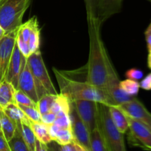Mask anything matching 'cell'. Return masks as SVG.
I'll list each match as a JSON object with an SVG mask.
<instances>
[{"instance_id":"obj_1","label":"cell","mask_w":151,"mask_h":151,"mask_svg":"<svg viewBox=\"0 0 151 151\" xmlns=\"http://www.w3.org/2000/svg\"><path fill=\"white\" fill-rule=\"evenodd\" d=\"M89 36V54L86 65V81L105 89L107 76L106 60L109 56L100 33L101 24L97 19L87 20Z\"/></svg>"},{"instance_id":"obj_2","label":"cell","mask_w":151,"mask_h":151,"mask_svg":"<svg viewBox=\"0 0 151 151\" xmlns=\"http://www.w3.org/2000/svg\"><path fill=\"white\" fill-rule=\"evenodd\" d=\"M53 71L59 84L61 94L71 102L75 100H88L103 104L107 106H116V104L110 97L105 89L100 88L87 82L74 79L63 71L53 68Z\"/></svg>"},{"instance_id":"obj_3","label":"cell","mask_w":151,"mask_h":151,"mask_svg":"<svg viewBox=\"0 0 151 151\" xmlns=\"http://www.w3.org/2000/svg\"><path fill=\"white\" fill-rule=\"evenodd\" d=\"M98 128L104 139L109 151H127L123 133L114 124L109 113V106L100 104Z\"/></svg>"},{"instance_id":"obj_4","label":"cell","mask_w":151,"mask_h":151,"mask_svg":"<svg viewBox=\"0 0 151 151\" xmlns=\"http://www.w3.org/2000/svg\"><path fill=\"white\" fill-rule=\"evenodd\" d=\"M31 0H4L0 4V25L4 32L18 29Z\"/></svg>"},{"instance_id":"obj_5","label":"cell","mask_w":151,"mask_h":151,"mask_svg":"<svg viewBox=\"0 0 151 151\" xmlns=\"http://www.w3.org/2000/svg\"><path fill=\"white\" fill-rule=\"evenodd\" d=\"M27 61L36 83L40 98L45 94L57 95L58 92L50 78L41 51L38 50L32 53Z\"/></svg>"},{"instance_id":"obj_6","label":"cell","mask_w":151,"mask_h":151,"mask_svg":"<svg viewBox=\"0 0 151 151\" xmlns=\"http://www.w3.org/2000/svg\"><path fill=\"white\" fill-rule=\"evenodd\" d=\"M72 103L90 133L98 127L100 103L88 100H75Z\"/></svg>"},{"instance_id":"obj_7","label":"cell","mask_w":151,"mask_h":151,"mask_svg":"<svg viewBox=\"0 0 151 151\" xmlns=\"http://www.w3.org/2000/svg\"><path fill=\"white\" fill-rule=\"evenodd\" d=\"M128 122V139L132 146L151 150V128L126 115Z\"/></svg>"},{"instance_id":"obj_8","label":"cell","mask_w":151,"mask_h":151,"mask_svg":"<svg viewBox=\"0 0 151 151\" xmlns=\"http://www.w3.org/2000/svg\"><path fill=\"white\" fill-rule=\"evenodd\" d=\"M106 65H107V76H106L105 90H106L108 94L114 101L116 105L125 103L132 99L134 97L127 95L119 87L120 80L109 57V55L107 57Z\"/></svg>"},{"instance_id":"obj_9","label":"cell","mask_w":151,"mask_h":151,"mask_svg":"<svg viewBox=\"0 0 151 151\" xmlns=\"http://www.w3.org/2000/svg\"><path fill=\"white\" fill-rule=\"evenodd\" d=\"M19 28L10 32L5 33L0 39V82L5 80L7 68L16 44V37Z\"/></svg>"},{"instance_id":"obj_10","label":"cell","mask_w":151,"mask_h":151,"mask_svg":"<svg viewBox=\"0 0 151 151\" xmlns=\"http://www.w3.org/2000/svg\"><path fill=\"white\" fill-rule=\"evenodd\" d=\"M116 106L126 115L151 128V113L137 98L134 97L128 102Z\"/></svg>"},{"instance_id":"obj_11","label":"cell","mask_w":151,"mask_h":151,"mask_svg":"<svg viewBox=\"0 0 151 151\" xmlns=\"http://www.w3.org/2000/svg\"><path fill=\"white\" fill-rule=\"evenodd\" d=\"M69 115L71 118V128L75 142L81 145L86 151H90V133L86 126L78 116L72 102Z\"/></svg>"},{"instance_id":"obj_12","label":"cell","mask_w":151,"mask_h":151,"mask_svg":"<svg viewBox=\"0 0 151 151\" xmlns=\"http://www.w3.org/2000/svg\"><path fill=\"white\" fill-rule=\"evenodd\" d=\"M17 90L24 92L36 103L39 100L40 96L36 83L28 66L27 59L24 56L22 59V70L19 75Z\"/></svg>"},{"instance_id":"obj_13","label":"cell","mask_w":151,"mask_h":151,"mask_svg":"<svg viewBox=\"0 0 151 151\" xmlns=\"http://www.w3.org/2000/svg\"><path fill=\"white\" fill-rule=\"evenodd\" d=\"M23 57L24 56L22 54L16 44L5 77L6 81L10 82L16 90H17L19 85V78L22 70Z\"/></svg>"},{"instance_id":"obj_14","label":"cell","mask_w":151,"mask_h":151,"mask_svg":"<svg viewBox=\"0 0 151 151\" xmlns=\"http://www.w3.org/2000/svg\"><path fill=\"white\" fill-rule=\"evenodd\" d=\"M123 0H99L97 19L101 25L113 15L120 12Z\"/></svg>"},{"instance_id":"obj_15","label":"cell","mask_w":151,"mask_h":151,"mask_svg":"<svg viewBox=\"0 0 151 151\" xmlns=\"http://www.w3.org/2000/svg\"><path fill=\"white\" fill-rule=\"evenodd\" d=\"M48 127L52 141L60 146L75 142L72 128H60L54 124L49 125Z\"/></svg>"},{"instance_id":"obj_16","label":"cell","mask_w":151,"mask_h":151,"mask_svg":"<svg viewBox=\"0 0 151 151\" xmlns=\"http://www.w3.org/2000/svg\"><path fill=\"white\" fill-rule=\"evenodd\" d=\"M2 110L16 124V128L22 125V124H30V120L26 116L19 105L16 103L7 105L4 109H2Z\"/></svg>"},{"instance_id":"obj_17","label":"cell","mask_w":151,"mask_h":151,"mask_svg":"<svg viewBox=\"0 0 151 151\" xmlns=\"http://www.w3.org/2000/svg\"><path fill=\"white\" fill-rule=\"evenodd\" d=\"M16 89L10 82L4 80L0 82V108L4 109L10 104L15 103Z\"/></svg>"},{"instance_id":"obj_18","label":"cell","mask_w":151,"mask_h":151,"mask_svg":"<svg viewBox=\"0 0 151 151\" xmlns=\"http://www.w3.org/2000/svg\"><path fill=\"white\" fill-rule=\"evenodd\" d=\"M109 113L114 124L120 133H125L128 130V122L125 114L116 106L109 107Z\"/></svg>"},{"instance_id":"obj_19","label":"cell","mask_w":151,"mask_h":151,"mask_svg":"<svg viewBox=\"0 0 151 151\" xmlns=\"http://www.w3.org/2000/svg\"><path fill=\"white\" fill-rule=\"evenodd\" d=\"M0 127L7 142L10 141L16 132V125L0 108Z\"/></svg>"},{"instance_id":"obj_20","label":"cell","mask_w":151,"mask_h":151,"mask_svg":"<svg viewBox=\"0 0 151 151\" xmlns=\"http://www.w3.org/2000/svg\"><path fill=\"white\" fill-rule=\"evenodd\" d=\"M30 127L35 135L37 140L40 141L42 143L48 144L52 142L51 137L49 133L48 125L43 122H33L31 121Z\"/></svg>"},{"instance_id":"obj_21","label":"cell","mask_w":151,"mask_h":151,"mask_svg":"<svg viewBox=\"0 0 151 151\" xmlns=\"http://www.w3.org/2000/svg\"><path fill=\"white\" fill-rule=\"evenodd\" d=\"M16 130L20 133L24 142L26 144L29 151H35L37 139L31 129L30 124H22V125L17 127Z\"/></svg>"},{"instance_id":"obj_22","label":"cell","mask_w":151,"mask_h":151,"mask_svg":"<svg viewBox=\"0 0 151 151\" xmlns=\"http://www.w3.org/2000/svg\"><path fill=\"white\" fill-rule=\"evenodd\" d=\"M71 107V101L64 95L58 93L53 102L50 109V112L57 115L60 112H65L69 113Z\"/></svg>"},{"instance_id":"obj_23","label":"cell","mask_w":151,"mask_h":151,"mask_svg":"<svg viewBox=\"0 0 151 151\" xmlns=\"http://www.w3.org/2000/svg\"><path fill=\"white\" fill-rule=\"evenodd\" d=\"M27 43L29 49H30L31 53H33L39 50L40 28L36 16H33V22H32L30 35H29Z\"/></svg>"},{"instance_id":"obj_24","label":"cell","mask_w":151,"mask_h":151,"mask_svg":"<svg viewBox=\"0 0 151 151\" xmlns=\"http://www.w3.org/2000/svg\"><path fill=\"white\" fill-rule=\"evenodd\" d=\"M90 151H109L98 127L90 133Z\"/></svg>"},{"instance_id":"obj_25","label":"cell","mask_w":151,"mask_h":151,"mask_svg":"<svg viewBox=\"0 0 151 151\" xmlns=\"http://www.w3.org/2000/svg\"><path fill=\"white\" fill-rule=\"evenodd\" d=\"M119 87L124 93L133 97V96H137L139 91V82L137 81H134V80L126 78L123 81H120Z\"/></svg>"},{"instance_id":"obj_26","label":"cell","mask_w":151,"mask_h":151,"mask_svg":"<svg viewBox=\"0 0 151 151\" xmlns=\"http://www.w3.org/2000/svg\"><path fill=\"white\" fill-rule=\"evenodd\" d=\"M55 97L56 95L45 94L40 98L37 102V109L38 110L41 115L50 112V109Z\"/></svg>"},{"instance_id":"obj_27","label":"cell","mask_w":151,"mask_h":151,"mask_svg":"<svg viewBox=\"0 0 151 151\" xmlns=\"http://www.w3.org/2000/svg\"><path fill=\"white\" fill-rule=\"evenodd\" d=\"M11 151H29L27 146L24 142L20 133L16 130L14 136L8 142Z\"/></svg>"},{"instance_id":"obj_28","label":"cell","mask_w":151,"mask_h":151,"mask_svg":"<svg viewBox=\"0 0 151 151\" xmlns=\"http://www.w3.org/2000/svg\"><path fill=\"white\" fill-rule=\"evenodd\" d=\"M15 103L18 105L37 107L36 102H34L24 92L19 90H16V91H15Z\"/></svg>"},{"instance_id":"obj_29","label":"cell","mask_w":151,"mask_h":151,"mask_svg":"<svg viewBox=\"0 0 151 151\" xmlns=\"http://www.w3.org/2000/svg\"><path fill=\"white\" fill-rule=\"evenodd\" d=\"M84 2L86 5L87 20L97 19L99 0H84Z\"/></svg>"},{"instance_id":"obj_30","label":"cell","mask_w":151,"mask_h":151,"mask_svg":"<svg viewBox=\"0 0 151 151\" xmlns=\"http://www.w3.org/2000/svg\"><path fill=\"white\" fill-rule=\"evenodd\" d=\"M19 107L22 109L24 113L26 115V116L33 122H41V115L39 113L37 107H27L23 106V105H19Z\"/></svg>"},{"instance_id":"obj_31","label":"cell","mask_w":151,"mask_h":151,"mask_svg":"<svg viewBox=\"0 0 151 151\" xmlns=\"http://www.w3.org/2000/svg\"><path fill=\"white\" fill-rule=\"evenodd\" d=\"M60 128H71V118L69 113L60 112L56 115V118L53 123Z\"/></svg>"},{"instance_id":"obj_32","label":"cell","mask_w":151,"mask_h":151,"mask_svg":"<svg viewBox=\"0 0 151 151\" xmlns=\"http://www.w3.org/2000/svg\"><path fill=\"white\" fill-rule=\"evenodd\" d=\"M16 45H17L18 48L20 50L22 54L26 59H27L32 54L29 45H28V43L26 42L19 33H17V37H16Z\"/></svg>"},{"instance_id":"obj_33","label":"cell","mask_w":151,"mask_h":151,"mask_svg":"<svg viewBox=\"0 0 151 151\" xmlns=\"http://www.w3.org/2000/svg\"><path fill=\"white\" fill-rule=\"evenodd\" d=\"M144 76V73L142 70L138 69V68H130L129 70L125 72V77L128 79L134 80V81H139L142 79Z\"/></svg>"},{"instance_id":"obj_34","label":"cell","mask_w":151,"mask_h":151,"mask_svg":"<svg viewBox=\"0 0 151 151\" xmlns=\"http://www.w3.org/2000/svg\"><path fill=\"white\" fill-rule=\"evenodd\" d=\"M56 118V115L52 112H49L47 113L41 115V122L47 125H51L55 122Z\"/></svg>"},{"instance_id":"obj_35","label":"cell","mask_w":151,"mask_h":151,"mask_svg":"<svg viewBox=\"0 0 151 151\" xmlns=\"http://www.w3.org/2000/svg\"><path fill=\"white\" fill-rule=\"evenodd\" d=\"M139 87L145 90H151V73L142 78L139 82Z\"/></svg>"},{"instance_id":"obj_36","label":"cell","mask_w":151,"mask_h":151,"mask_svg":"<svg viewBox=\"0 0 151 151\" xmlns=\"http://www.w3.org/2000/svg\"><path fill=\"white\" fill-rule=\"evenodd\" d=\"M0 150L1 151H11L10 146H9L8 142L4 137V134L0 130Z\"/></svg>"},{"instance_id":"obj_37","label":"cell","mask_w":151,"mask_h":151,"mask_svg":"<svg viewBox=\"0 0 151 151\" xmlns=\"http://www.w3.org/2000/svg\"><path fill=\"white\" fill-rule=\"evenodd\" d=\"M145 41L147 43V48L148 53H151V21L145 31Z\"/></svg>"},{"instance_id":"obj_38","label":"cell","mask_w":151,"mask_h":151,"mask_svg":"<svg viewBox=\"0 0 151 151\" xmlns=\"http://www.w3.org/2000/svg\"><path fill=\"white\" fill-rule=\"evenodd\" d=\"M60 151H76V146H75V142L73 143L68 144L66 145H60Z\"/></svg>"},{"instance_id":"obj_39","label":"cell","mask_w":151,"mask_h":151,"mask_svg":"<svg viewBox=\"0 0 151 151\" xmlns=\"http://www.w3.org/2000/svg\"><path fill=\"white\" fill-rule=\"evenodd\" d=\"M35 151H48V147L46 144H44L40 142V141L36 140Z\"/></svg>"},{"instance_id":"obj_40","label":"cell","mask_w":151,"mask_h":151,"mask_svg":"<svg viewBox=\"0 0 151 151\" xmlns=\"http://www.w3.org/2000/svg\"><path fill=\"white\" fill-rule=\"evenodd\" d=\"M47 145H48L53 151H60V145H59L58 144L56 143V142H53V141H52V142H50V143H49Z\"/></svg>"},{"instance_id":"obj_41","label":"cell","mask_w":151,"mask_h":151,"mask_svg":"<svg viewBox=\"0 0 151 151\" xmlns=\"http://www.w3.org/2000/svg\"><path fill=\"white\" fill-rule=\"evenodd\" d=\"M147 67L151 70V53H148L147 56Z\"/></svg>"},{"instance_id":"obj_42","label":"cell","mask_w":151,"mask_h":151,"mask_svg":"<svg viewBox=\"0 0 151 151\" xmlns=\"http://www.w3.org/2000/svg\"><path fill=\"white\" fill-rule=\"evenodd\" d=\"M75 146H76V151H86L83 147H82L81 145L78 144L77 143H75Z\"/></svg>"},{"instance_id":"obj_43","label":"cell","mask_w":151,"mask_h":151,"mask_svg":"<svg viewBox=\"0 0 151 151\" xmlns=\"http://www.w3.org/2000/svg\"><path fill=\"white\" fill-rule=\"evenodd\" d=\"M4 34H5V32H4V29L2 28V27L0 25V39L2 38L3 36H4Z\"/></svg>"},{"instance_id":"obj_44","label":"cell","mask_w":151,"mask_h":151,"mask_svg":"<svg viewBox=\"0 0 151 151\" xmlns=\"http://www.w3.org/2000/svg\"><path fill=\"white\" fill-rule=\"evenodd\" d=\"M47 147H48V151H53V150H52V149H51V148H50V147H49V146H48V145H47Z\"/></svg>"},{"instance_id":"obj_45","label":"cell","mask_w":151,"mask_h":151,"mask_svg":"<svg viewBox=\"0 0 151 151\" xmlns=\"http://www.w3.org/2000/svg\"><path fill=\"white\" fill-rule=\"evenodd\" d=\"M4 1V0H0V4H1V3H2Z\"/></svg>"},{"instance_id":"obj_46","label":"cell","mask_w":151,"mask_h":151,"mask_svg":"<svg viewBox=\"0 0 151 151\" xmlns=\"http://www.w3.org/2000/svg\"><path fill=\"white\" fill-rule=\"evenodd\" d=\"M147 1H150V2H151V0H147Z\"/></svg>"},{"instance_id":"obj_47","label":"cell","mask_w":151,"mask_h":151,"mask_svg":"<svg viewBox=\"0 0 151 151\" xmlns=\"http://www.w3.org/2000/svg\"><path fill=\"white\" fill-rule=\"evenodd\" d=\"M0 130H1V127H0Z\"/></svg>"},{"instance_id":"obj_48","label":"cell","mask_w":151,"mask_h":151,"mask_svg":"<svg viewBox=\"0 0 151 151\" xmlns=\"http://www.w3.org/2000/svg\"><path fill=\"white\" fill-rule=\"evenodd\" d=\"M0 151H1V150H0Z\"/></svg>"}]
</instances>
